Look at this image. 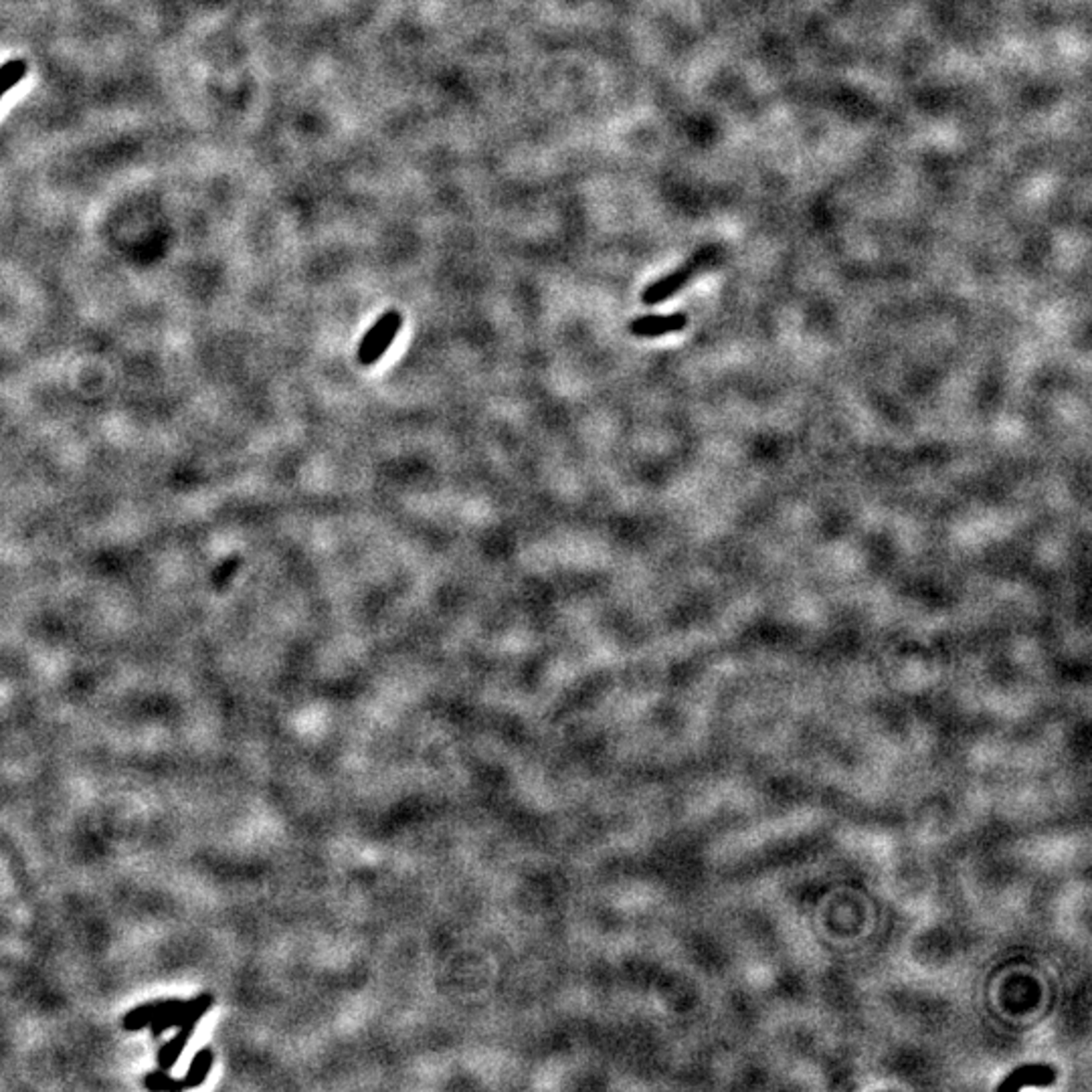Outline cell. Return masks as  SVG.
<instances>
[{"label":"cell","instance_id":"1","mask_svg":"<svg viewBox=\"0 0 1092 1092\" xmlns=\"http://www.w3.org/2000/svg\"><path fill=\"white\" fill-rule=\"evenodd\" d=\"M717 255H718V248H715V245H712V248L700 249L688 261L679 265L676 272L660 277V280L645 287L641 292V302L645 306H655V304L666 302V299H670L672 296H676L679 292V289H684V286L692 280V277H696L700 272H705L708 265L715 263Z\"/></svg>","mask_w":1092,"mask_h":1092},{"label":"cell","instance_id":"2","mask_svg":"<svg viewBox=\"0 0 1092 1092\" xmlns=\"http://www.w3.org/2000/svg\"><path fill=\"white\" fill-rule=\"evenodd\" d=\"M403 328V314L399 310H388L364 334L359 344V362L371 366L387 354L397 334Z\"/></svg>","mask_w":1092,"mask_h":1092},{"label":"cell","instance_id":"3","mask_svg":"<svg viewBox=\"0 0 1092 1092\" xmlns=\"http://www.w3.org/2000/svg\"><path fill=\"white\" fill-rule=\"evenodd\" d=\"M215 1004V997L213 994H198L193 999H184L183 1006L174 1008L172 1011L164 1013L162 1018L154 1020L150 1023V1034L152 1038H159L164 1032H169L171 1028H181L184 1023H197L198 1020H203L207 1016V1011L213 1008Z\"/></svg>","mask_w":1092,"mask_h":1092},{"label":"cell","instance_id":"4","mask_svg":"<svg viewBox=\"0 0 1092 1092\" xmlns=\"http://www.w3.org/2000/svg\"><path fill=\"white\" fill-rule=\"evenodd\" d=\"M686 326L688 316L684 311H674V314H648L635 318L629 324V332L640 338H660L682 332Z\"/></svg>","mask_w":1092,"mask_h":1092},{"label":"cell","instance_id":"5","mask_svg":"<svg viewBox=\"0 0 1092 1092\" xmlns=\"http://www.w3.org/2000/svg\"><path fill=\"white\" fill-rule=\"evenodd\" d=\"M183 1004H184V999L148 1001V1004H142L138 1008L130 1009L126 1016L121 1018V1026H124V1030H128V1032H140L144 1028H148L154 1020L162 1018L164 1013H169Z\"/></svg>","mask_w":1092,"mask_h":1092},{"label":"cell","instance_id":"6","mask_svg":"<svg viewBox=\"0 0 1092 1092\" xmlns=\"http://www.w3.org/2000/svg\"><path fill=\"white\" fill-rule=\"evenodd\" d=\"M195 1028H197V1023H184V1026L178 1028L176 1035H172V1038L169 1042H164L160 1046V1050H159V1066L162 1068V1071H169L171 1073L172 1068L176 1066L178 1058H181V1054L186 1048V1044L191 1042V1038L195 1035Z\"/></svg>","mask_w":1092,"mask_h":1092},{"label":"cell","instance_id":"7","mask_svg":"<svg viewBox=\"0 0 1092 1092\" xmlns=\"http://www.w3.org/2000/svg\"><path fill=\"white\" fill-rule=\"evenodd\" d=\"M215 1062V1054L210 1048H203L195 1054V1058L191 1060V1066H188V1073L184 1074V1078H181V1088H197L200 1086L207 1080L210 1068H213Z\"/></svg>","mask_w":1092,"mask_h":1092},{"label":"cell","instance_id":"8","mask_svg":"<svg viewBox=\"0 0 1092 1092\" xmlns=\"http://www.w3.org/2000/svg\"><path fill=\"white\" fill-rule=\"evenodd\" d=\"M144 1088L150 1090V1092H181V1080L171 1078L169 1071H160L159 1073H150L144 1076Z\"/></svg>","mask_w":1092,"mask_h":1092},{"label":"cell","instance_id":"9","mask_svg":"<svg viewBox=\"0 0 1092 1092\" xmlns=\"http://www.w3.org/2000/svg\"><path fill=\"white\" fill-rule=\"evenodd\" d=\"M5 94H6V92H5V89H3V87H0V97H3V95H5Z\"/></svg>","mask_w":1092,"mask_h":1092}]
</instances>
